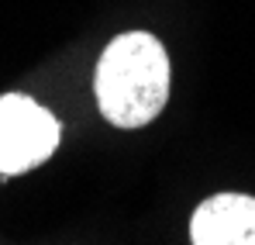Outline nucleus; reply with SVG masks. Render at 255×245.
Returning a JSON list of instances; mask_svg holds the SVG:
<instances>
[{
	"label": "nucleus",
	"instance_id": "nucleus-3",
	"mask_svg": "<svg viewBox=\"0 0 255 245\" xmlns=\"http://www.w3.org/2000/svg\"><path fill=\"white\" fill-rule=\"evenodd\" d=\"M193 245H255V197L217 194L190 221Z\"/></svg>",
	"mask_w": 255,
	"mask_h": 245
},
{
	"label": "nucleus",
	"instance_id": "nucleus-1",
	"mask_svg": "<svg viewBox=\"0 0 255 245\" xmlns=\"http://www.w3.org/2000/svg\"><path fill=\"white\" fill-rule=\"evenodd\" d=\"M97 107L114 128H145L169 100V55L148 31H125L111 41L93 73Z\"/></svg>",
	"mask_w": 255,
	"mask_h": 245
},
{
	"label": "nucleus",
	"instance_id": "nucleus-2",
	"mask_svg": "<svg viewBox=\"0 0 255 245\" xmlns=\"http://www.w3.org/2000/svg\"><path fill=\"white\" fill-rule=\"evenodd\" d=\"M62 128L52 111L24 93L0 97V176L31 173L55 152Z\"/></svg>",
	"mask_w": 255,
	"mask_h": 245
}]
</instances>
